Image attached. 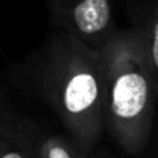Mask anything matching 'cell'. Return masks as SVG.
Listing matches in <instances>:
<instances>
[{
  "instance_id": "obj_1",
  "label": "cell",
  "mask_w": 158,
  "mask_h": 158,
  "mask_svg": "<svg viewBox=\"0 0 158 158\" xmlns=\"http://www.w3.org/2000/svg\"><path fill=\"white\" fill-rule=\"evenodd\" d=\"M40 77L44 94L71 138L91 148L104 128V52L62 32L49 47Z\"/></svg>"
},
{
  "instance_id": "obj_2",
  "label": "cell",
  "mask_w": 158,
  "mask_h": 158,
  "mask_svg": "<svg viewBox=\"0 0 158 158\" xmlns=\"http://www.w3.org/2000/svg\"><path fill=\"white\" fill-rule=\"evenodd\" d=\"M104 126L125 152H143L152 135L156 88L138 29L119 31L104 49Z\"/></svg>"
},
{
  "instance_id": "obj_3",
  "label": "cell",
  "mask_w": 158,
  "mask_h": 158,
  "mask_svg": "<svg viewBox=\"0 0 158 158\" xmlns=\"http://www.w3.org/2000/svg\"><path fill=\"white\" fill-rule=\"evenodd\" d=\"M51 7L64 32L93 51L103 52L119 34L111 0H56Z\"/></svg>"
},
{
  "instance_id": "obj_4",
  "label": "cell",
  "mask_w": 158,
  "mask_h": 158,
  "mask_svg": "<svg viewBox=\"0 0 158 158\" xmlns=\"http://www.w3.org/2000/svg\"><path fill=\"white\" fill-rule=\"evenodd\" d=\"M39 141L24 118L0 106V158H37Z\"/></svg>"
},
{
  "instance_id": "obj_5",
  "label": "cell",
  "mask_w": 158,
  "mask_h": 158,
  "mask_svg": "<svg viewBox=\"0 0 158 158\" xmlns=\"http://www.w3.org/2000/svg\"><path fill=\"white\" fill-rule=\"evenodd\" d=\"M136 29L140 31L143 47H145V56L148 61V67L153 76L158 96V0H155L146 9L141 24Z\"/></svg>"
},
{
  "instance_id": "obj_6",
  "label": "cell",
  "mask_w": 158,
  "mask_h": 158,
  "mask_svg": "<svg viewBox=\"0 0 158 158\" xmlns=\"http://www.w3.org/2000/svg\"><path fill=\"white\" fill-rule=\"evenodd\" d=\"M37 158H89L88 150L61 135L44 136L39 141Z\"/></svg>"
},
{
  "instance_id": "obj_7",
  "label": "cell",
  "mask_w": 158,
  "mask_h": 158,
  "mask_svg": "<svg viewBox=\"0 0 158 158\" xmlns=\"http://www.w3.org/2000/svg\"><path fill=\"white\" fill-rule=\"evenodd\" d=\"M49 2H51V5H52V3H54V2H56V0H49Z\"/></svg>"
}]
</instances>
